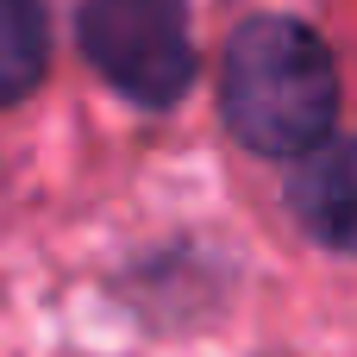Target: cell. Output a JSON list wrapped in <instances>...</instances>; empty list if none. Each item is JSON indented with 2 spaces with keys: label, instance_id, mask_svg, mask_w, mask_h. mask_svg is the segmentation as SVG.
Segmentation results:
<instances>
[{
  "label": "cell",
  "instance_id": "cell-2",
  "mask_svg": "<svg viewBox=\"0 0 357 357\" xmlns=\"http://www.w3.org/2000/svg\"><path fill=\"white\" fill-rule=\"evenodd\" d=\"M75 44L119 100L151 113L176 107L201 75L182 0H88L75 19Z\"/></svg>",
  "mask_w": 357,
  "mask_h": 357
},
{
  "label": "cell",
  "instance_id": "cell-3",
  "mask_svg": "<svg viewBox=\"0 0 357 357\" xmlns=\"http://www.w3.org/2000/svg\"><path fill=\"white\" fill-rule=\"evenodd\" d=\"M289 213L295 226L326 245L357 257V138H326L320 151H307L289 176Z\"/></svg>",
  "mask_w": 357,
  "mask_h": 357
},
{
  "label": "cell",
  "instance_id": "cell-4",
  "mask_svg": "<svg viewBox=\"0 0 357 357\" xmlns=\"http://www.w3.org/2000/svg\"><path fill=\"white\" fill-rule=\"evenodd\" d=\"M50 69V19L38 0H0V107H19Z\"/></svg>",
  "mask_w": 357,
  "mask_h": 357
},
{
  "label": "cell",
  "instance_id": "cell-1",
  "mask_svg": "<svg viewBox=\"0 0 357 357\" xmlns=\"http://www.w3.org/2000/svg\"><path fill=\"white\" fill-rule=\"evenodd\" d=\"M220 119L257 151L301 163L339 126V63L326 38L295 13H257L226 38L220 56Z\"/></svg>",
  "mask_w": 357,
  "mask_h": 357
}]
</instances>
